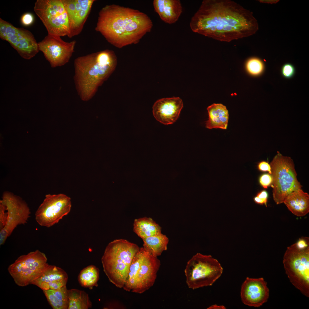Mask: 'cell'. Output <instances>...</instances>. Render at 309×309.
<instances>
[{
	"instance_id": "obj_1",
	"label": "cell",
	"mask_w": 309,
	"mask_h": 309,
	"mask_svg": "<svg viewBox=\"0 0 309 309\" xmlns=\"http://www.w3.org/2000/svg\"><path fill=\"white\" fill-rule=\"evenodd\" d=\"M194 32L229 42L255 34L258 25L253 13L230 0H204L192 17Z\"/></svg>"
},
{
	"instance_id": "obj_2",
	"label": "cell",
	"mask_w": 309,
	"mask_h": 309,
	"mask_svg": "<svg viewBox=\"0 0 309 309\" xmlns=\"http://www.w3.org/2000/svg\"><path fill=\"white\" fill-rule=\"evenodd\" d=\"M152 26L151 19L145 13L112 4L100 11L95 29L111 45L121 48L138 43Z\"/></svg>"
},
{
	"instance_id": "obj_3",
	"label": "cell",
	"mask_w": 309,
	"mask_h": 309,
	"mask_svg": "<svg viewBox=\"0 0 309 309\" xmlns=\"http://www.w3.org/2000/svg\"><path fill=\"white\" fill-rule=\"evenodd\" d=\"M74 64L76 89L81 99L87 101L114 71L117 59L113 51L107 49L79 57Z\"/></svg>"
},
{
	"instance_id": "obj_4",
	"label": "cell",
	"mask_w": 309,
	"mask_h": 309,
	"mask_svg": "<svg viewBox=\"0 0 309 309\" xmlns=\"http://www.w3.org/2000/svg\"><path fill=\"white\" fill-rule=\"evenodd\" d=\"M140 247L124 239H115L106 247L101 258L103 271L117 287H124L132 259Z\"/></svg>"
},
{
	"instance_id": "obj_5",
	"label": "cell",
	"mask_w": 309,
	"mask_h": 309,
	"mask_svg": "<svg viewBox=\"0 0 309 309\" xmlns=\"http://www.w3.org/2000/svg\"><path fill=\"white\" fill-rule=\"evenodd\" d=\"M161 262L147 251L140 247L134 256L127 279L123 288L127 292L142 294L154 284Z\"/></svg>"
},
{
	"instance_id": "obj_6",
	"label": "cell",
	"mask_w": 309,
	"mask_h": 309,
	"mask_svg": "<svg viewBox=\"0 0 309 309\" xmlns=\"http://www.w3.org/2000/svg\"><path fill=\"white\" fill-rule=\"evenodd\" d=\"M273 199L277 204L284 203L288 196L302 187L297 178L294 163L291 158L279 152L270 162Z\"/></svg>"
},
{
	"instance_id": "obj_7",
	"label": "cell",
	"mask_w": 309,
	"mask_h": 309,
	"mask_svg": "<svg viewBox=\"0 0 309 309\" xmlns=\"http://www.w3.org/2000/svg\"><path fill=\"white\" fill-rule=\"evenodd\" d=\"M223 268L211 255L198 253L187 262L184 272L187 284L194 290L212 286L221 275Z\"/></svg>"
},
{
	"instance_id": "obj_8",
	"label": "cell",
	"mask_w": 309,
	"mask_h": 309,
	"mask_svg": "<svg viewBox=\"0 0 309 309\" xmlns=\"http://www.w3.org/2000/svg\"><path fill=\"white\" fill-rule=\"evenodd\" d=\"M283 263L290 282L305 296L309 297V247L300 249L296 243L288 247Z\"/></svg>"
},
{
	"instance_id": "obj_9",
	"label": "cell",
	"mask_w": 309,
	"mask_h": 309,
	"mask_svg": "<svg viewBox=\"0 0 309 309\" xmlns=\"http://www.w3.org/2000/svg\"><path fill=\"white\" fill-rule=\"evenodd\" d=\"M34 11L46 27L48 34L69 36V19L62 0H37Z\"/></svg>"
},
{
	"instance_id": "obj_10",
	"label": "cell",
	"mask_w": 309,
	"mask_h": 309,
	"mask_svg": "<svg viewBox=\"0 0 309 309\" xmlns=\"http://www.w3.org/2000/svg\"><path fill=\"white\" fill-rule=\"evenodd\" d=\"M48 264L45 254L37 250L19 257L8 270L16 284L23 287L30 284Z\"/></svg>"
},
{
	"instance_id": "obj_11",
	"label": "cell",
	"mask_w": 309,
	"mask_h": 309,
	"mask_svg": "<svg viewBox=\"0 0 309 309\" xmlns=\"http://www.w3.org/2000/svg\"><path fill=\"white\" fill-rule=\"evenodd\" d=\"M0 37L8 42L24 59H31L39 51L38 43L30 31L16 27L1 18Z\"/></svg>"
},
{
	"instance_id": "obj_12",
	"label": "cell",
	"mask_w": 309,
	"mask_h": 309,
	"mask_svg": "<svg viewBox=\"0 0 309 309\" xmlns=\"http://www.w3.org/2000/svg\"><path fill=\"white\" fill-rule=\"evenodd\" d=\"M71 206V198L66 195H46L35 212V220L41 226L50 227L69 213Z\"/></svg>"
},
{
	"instance_id": "obj_13",
	"label": "cell",
	"mask_w": 309,
	"mask_h": 309,
	"mask_svg": "<svg viewBox=\"0 0 309 309\" xmlns=\"http://www.w3.org/2000/svg\"><path fill=\"white\" fill-rule=\"evenodd\" d=\"M0 201L5 206L7 214L6 224L0 230V245H1L18 225L27 223L30 212L26 202L11 192H4Z\"/></svg>"
},
{
	"instance_id": "obj_14",
	"label": "cell",
	"mask_w": 309,
	"mask_h": 309,
	"mask_svg": "<svg viewBox=\"0 0 309 309\" xmlns=\"http://www.w3.org/2000/svg\"><path fill=\"white\" fill-rule=\"evenodd\" d=\"M60 37L48 34L38 43L39 50L43 53L52 68L64 65L74 52L76 41L65 42Z\"/></svg>"
},
{
	"instance_id": "obj_15",
	"label": "cell",
	"mask_w": 309,
	"mask_h": 309,
	"mask_svg": "<svg viewBox=\"0 0 309 309\" xmlns=\"http://www.w3.org/2000/svg\"><path fill=\"white\" fill-rule=\"evenodd\" d=\"M269 296V290L267 283L262 278L247 277L242 283L240 296L245 305L258 308L266 302Z\"/></svg>"
},
{
	"instance_id": "obj_16",
	"label": "cell",
	"mask_w": 309,
	"mask_h": 309,
	"mask_svg": "<svg viewBox=\"0 0 309 309\" xmlns=\"http://www.w3.org/2000/svg\"><path fill=\"white\" fill-rule=\"evenodd\" d=\"M68 14L70 38L81 31L94 0H62Z\"/></svg>"
},
{
	"instance_id": "obj_17",
	"label": "cell",
	"mask_w": 309,
	"mask_h": 309,
	"mask_svg": "<svg viewBox=\"0 0 309 309\" xmlns=\"http://www.w3.org/2000/svg\"><path fill=\"white\" fill-rule=\"evenodd\" d=\"M183 107V101L179 97L161 98L154 104L153 115L157 121L163 124H173L179 118Z\"/></svg>"
},
{
	"instance_id": "obj_18",
	"label": "cell",
	"mask_w": 309,
	"mask_h": 309,
	"mask_svg": "<svg viewBox=\"0 0 309 309\" xmlns=\"http://www.w3.org/2000/svg\"><path fill=\"white\" fill-rule=\"evenodd\" d=\"M67 273L61 268L48 264L31 282L43 291L57 289L66 286Z\"/></svg>"
},
{
	"instance_id": "obj_19",
	"label": "cell",
	"mask_w": 309,
	"mask_h": 309,
	"mask_svg": "<svg viewBox=\"0 0 309 309\" xmlns=\"http://www.w3.org/2000/svg\"><path fill=\"white\" fill-rule=\"evenodd\" d=\"M153 5L161 19L169 24L176 22L182 12L181 4L179 0H154Z\"/></svg>"
},
{
	"instance_id": "obj_20",
	"label": "cell",
	"mask_w": 309,
	"mask_h": 309,
	"mask_svg": "<svg viewBox=\"0 0 309 309\" xmlns=\"http://www.w3.org/2000/svg\"><path fill=\"white\" fill-rule=\"evenodd\" d=\"M283 203L289 211L297 216H304L309 212V195L302 189L291 193Z\"/></svg>"
},
{
	"instance_id": "obj_21",
	"label": "cell",
	"mask_w": 309,
	"mask_h": 309,
	"mask_svg": "<svg viewBox=\"0 0 309 309\" xmlns=\"http://www.w3.org/2000/svg\"><path fill=\"white\" fill-rule=\"evenodd\" d=\"M207 109L209 118L206 122V127L209 129H226L229 115L226 107L221 104L214 103L208 106Z\"/></svg>"
},
{
	"instance_id": "obj_22",
	"label": "cell",
	"mask_w": 309,
	"mask_h": 309,
	"mask_svg": "<svg viewBox=\"0 0 309 309\" xmlns=\"http://www.w3.org/2000/svg\"><path fill=\"white\" fill-rule=\"evenodd\" d=\"M133 231L142 239L161 233V228L152 218L145 217L134 220Z\"/></svg>"
},
{
	"instance_id": "obj_23",
	"label": "cell",
	"mask_w": 309,
	"mask_h": 309,
	"mask_svg": "<svg viewBox=\"0 0 309 309\" xmlns=\"http://www.w3.org/2000/svg\"><path fill=\"white\" fill-rule=\"evenodd\" d=\"M143 247L155 257L160 255L167 249L169 239L162 233L142 239Z\"/></svg>"
},
{
	"instance_id": "obj_24",
	"label": "cell",
	"mask_w": 309,
	"mask_h": 309,
	"mask_svg": "<svg viewBox=\"0 0 309 309\" xmlns=\"http://www.w3.org/2000/svg\"><path fill=\"white\" fill-rule=\"evenodd\" d=\"M43 291L53 309H68V290L66 286L57 289H50Z\"/></svg>"
},
{
	"instance_id": "obj_25",
	"label": "cell",
	"mask_w": 309,
	"mask_h": 309,
	"mask_svg": "<svg viewBox=\"0 0 309 309\" xmlns=\"http://www.w3.org/2000/svg\"><path fill=\"white\" fill-rule=\"evenodd\" d=\"M68 309H88L92 303L88 295L84 291L76 289L68 290Z\"/></svg>"
},
{
	"instance_id": "obj_26",
	"label": "cell",
	"mask_w": 309,
	"mask_h": 309,
	"mask_svg": "<svg viewBox=\"0 0 309 309\" xmlns=\"http://www.w3.org/2000/svg\"><path fill=\"white\" fill-rule=\"evenodd\" d=\"M99 276V269L93 265H90L82 270L78 277L79 283L82 287L92 289L97 286Z\"/></svg>"
},
{
	"instance_id": "obj_27",
	"label": "cell",
	"mask_w": 309,
	"mask_h": 309,
	"mask_svg": "<svg viewBox=\"0 0 309 309\" xmlns=\"http://www.w3.org/2000/svg\"><path fill=\"white\" fill-rule=\"evenodd\" d=\"M246 67L248 72L255 76L260 75L264 71L265 65L263 61L256 58L249 59L247 62Z\"/></svg>"
},
{
	"instance_id": "obj_28",
	"label": "cell",
	"mask_w": 309,
	"mask_h": 309,
	"mask_svg": "<svg viewBox=\"0 0 309 309\" xmlns=\"http://www.w3.org/2000/svg\"><path fill=\"white\" fill-rule=\"evenodd\" d=\"M281 73L283 76L286 78H292L295 72V68L293 65L290 63L284 64L281 68Z\"/></svg>"
},
{
	"instance_id": "obj_29",
	"label": "cell",
	"mask_w": 309,
	"mask_h": 309,
	"mask_svg": "<svg viewBox=\"0 0 309 309\" xmlns=\"http://www.w3.org/2000/svg\"><path fill=\"white\" fill-rule=\"evenodd\" d=\"M268 193L265 190L262 191L258 193L253 198V200L256 204L260 205L265 204L267 206Z\"/></svg>"
},
{
	"instance_id": "obj_30",
	"label": "cell",
	"mask_w": 309,
	"mask_h": 309,
	"mask_svg": "<svg viewBox=\"0 0 309 309\" xmlns=\"http://www.w3.org/2000/svg\"><path fill=\"white\" fill-rule=\"evenodd\" d=\"M5 206L0 201V230L5 226L7 217V214Z\"/></svg>"
},
{
	"instance_id": "obj_31",
	"label": "cell",
	"mask_w": 309,
	"mask_h": 309,
	"mask_svg": "<svg viewBox=\"0 0 309 309\" xmlns=\"http://www.w3.org/2000/svg\"><path fill=\"white\" fill-rule=\"evenodd\" d=\"M259 181L260 185L264 188L266 189L272 183V178L270 175L265 174L260 177Z\"/></svg>"
},
{
	"instance_id": "obj_32",
	"label": "cell",
	"mask_w": 309,
	"mask_h": 309,
	"mask_svg": "<svg viewBox=\"0 0 309 309\" xmlns=\"http://www.w3.org/2000/svg\"><path fill=\"white\" fill-rule=\"evenodd\" d=\"M21 20L22 23L23 25L28 26L33 23L34 20V17L31 13H26L22 16Z\"/></svg>"
},
{
	"instance_id": "obj_33",
	"label": "cell",
	"mask_w": 309,
	"mask_h": 309,
	"mask_svg": "<svg viewBox=\"0 0 309 309\" xmlns=\"http://www.w3.org/2000/svg\"><path fill=\"white\" fill-rule=\"evenodd\" d=\"M296 246L300 249H303L309 247V238L302 237L295 243Z\"/></svg>"
},
{
	"instance_id": "obj_34",
	"label": "cell",
	"mask_w": 309,
	"mask_h": 309,
	"mask_svg": "<svg viewBox=\"0 0 309 309\" xmlns=\"http://www.w3.org/2000/svg\"><path fill=\"white\" fill-rule=\"evenodd\" d=\"M258 169L261 171H268L270 174L272 173L271 167L268 162L262 161L259 162L258 165Z\"/></svg>"
},
{
	"instance_id": "obj_35",
	"label": "cell",
	"mask_w": 309,
	"mask_h": 309,
	"mask_svg": "<svg viewBox=\"0 0 309 309\" xmlns=\"http://www.w3.org/2000/svg\"><path fill=\"white\" fill-rule=\"evenodd\" d=\"M226 307L223 305H218L217 304H214L209 306L207 309H225Z\"/></svg>"
},
{
	"instance_id": "obj_36",
	"label": "cell",
	"mask_w": 309,
	"mask_h": 309,
	"mask_svg": "<svg viewBox=\"0 0 309 309\" xmlns=\"http://www.w3.org/2000/svg\"><path fill=\"white\" fill-rule=\"evenodd\" d=\"M278 0H260V2L268 3H275L278 1Z\"/></svg>"
}]
</instances>
